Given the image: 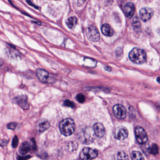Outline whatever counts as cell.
Returning <instances> with one entry per match:
<instances>
[{"label":"cell","mask_w":160,"mask_h":160,"mask_svg":"<svg viewBox=\"0 0 160 160\" xmlns=\"http://www.w3.org/2000/svg\"><path fill=\"white\" fill-rule=\"evenodd\" d=\"M30 158V155H27V156H21L18 155L17 156V160H27V159H29Z\"/></svg>","instance_id":"28"},{"label":"cell","mask_w":160,"mask_h":160,"mask_svg":"<svg viewBox=\"0 0 160 160\" xmlns=\"http://www.w3.org/2000/svg\"><path fill=\"white\" fill-rule=\"evenodd\" d=\"M59 128L61 133L63 135L66 136H69L75 132V125L72 119L66 118L60 123Z\"/></svg>","instance_id":"2"},{"label":"cell","mask_w":160,"mask_h":160,"mask_svg":"<svg viewBox=\"0 0 160 160\" xmlns=\"http://www.w3.org/2000/svg\"><path fill=\"white\" fill-rule=\"evenodd\" d=\"M93 130L95 135L98 137H103L105 134V128L101 123H96L93 126Z\"/></svg>","instance_id":"14"},{"label":"cell","mask_w":160,"mask_h":160,"mask_svg":"<svg viewBox=\"0 0 160 160\" xmlns=\"http://www.w3.org/2000/svg\"><path fill=\"white\" fill-rule=\"evenodd\" d=\"M132 26L133 28L137 32H138L140 30V23L139 18L137 16L134 17L132 22Z\"/></svg>","instance_id":"18"},{"label":"cell","mask_w":160,"mask_h":160,"mask_svg":"<svg viewBox=\"0 0 160 160\" xmlns=\"http://www.w3.org/2000/svg\"><path fill=\"white\" fill-rule=\"evenodd\" d=\"M9 143V141L5 139H0V146L4 147L6 146Z\"/></svg>","instance_id":"27"},{"label":"cell","mask_w":160,"mask_h":160,"mask_svg":"<svg viewBox=\"0 0 160 160\" xmlns=\"http://www.w3.org/2000/svg\"><path fill=\"white\" fill-rule=\"evenodd\" d=\"M131 156L132 160H145L142 154L137 151H133L131 153Z\"/></svg>","instance_id":"19"},{"label":"cell","mask_w":160,"mask_h":160,"mask_svg":"<svg viewBox=\"0 0 160 160\" xmlns=\"http://www.w3.org/2000/svg\"><path fill=\"white\" fill-rule=\"evenodd\" d=\"M4 64V61H3V59L0 58V66H2Z\"/></svg>","instance_id":"30"},{"label":"cell","mask_w":160,"mask_h":160,"mask_svg":"<svg viewBox=\"0 0 160 160\" xmlns=\"http://www.w3.org/2000/svg\"><path fill=\"white\" fill-rule=\"evenodd\" d=\"M129 57L133 63L140 64L146 62L147 60V54L144 50L139 48H135L129 53Z\"/></svg>","instance_id":"1"},{"label":"cell","mask_w":160,"mask_h":160,"mask_svg":"<svg viewBox=\"0 0 160 160\" xmlns=\"http://www.w3.org/2000/svg\"><path fill=\"white\" fill-rule=\"evenodd\" d=\"M153 11L149 8H143L139 11V16L142 21L147 22L149 20L153 15Z\"/></svg>","instance_id":"12"},{"label":"cell","mask_w":160,"mask_h":160,"mask_svg":"<svg viewBox=\"0 0 160 160\" xmlns=\"http://www.w3.org/2000/svg\"><path fill=\"white\" fill-rule=\"evenodd\" d=\"M98 152L93 148H85L80 153V157L82 160H92L98 156Z\"/></svg>","instance_id":"4"},{"label":"cell","mask_w":160,"mask_h":160,"mask_svg":"<svg viewBox=\"0 0 160 160\" xmlns=\"http://www.w3.org/2000/svg\"><path fill=\"white\" fill-rule=\"evenodd\" d=\"M114 115L118 119H124L126 117V111L125 108L121 104H116L113 108Z\"/></svg>","instance_id":"8"},{"label":"cell","mask_w":160,"mask_h":160,"mask_svg":"<svg viewBox=\"0 0 160 160\" xmlns=\"http://www.w3.org/2000/svg\"><path fill=\"white\" fill-rule=\"evenodd\" d=\"M27 2L28 3V4H29V5H31V6H33L34 7H35V8H37V7H36V6H35V5H34V4H33V3H31V2L30 1H27Z\"/></svg>","instance_id":"31"},{"label":"cell","mask_w":160,"mask_h":160,"mask_svg":"<svg viewBox=\"0 0 160 160\" xmlns=\"http://www.w3.org/2000/svg\"><path fill=\"white\" fill-rule=\"evenodd\" d=\"M76 99L79 102L82 103L85 102V97L82 93H79V94L77 95Z\"/></svg>","instance_id":"23"},{"label":"cell","mask_w":160,"mask_h":160,"mask_svg":"<svg viewBox=\"0 0 160 160\" xmlns=\"http://www.w3.org/2000/svg\"><path fill=\"white\" fill-rule=\"evenodd\" d=\"M157 81L158 83L160 84V77H158V78H157Z\"/></svg>","instance_id":"32"},{"label":"cell","mask_w":160,"mask_h":160,"mask_svg":"<svg viewBox=\"0 0 160 160\" xmlns=\"http://www.w3.org/2000/svg\"><path fill=\"white\" fill-rule=\"evenodd\" d=\"M101 31L104 35L112 36L113 35L114 30L112 27L107 24H104L102 26Z\"/></svg>","instance_id":"16"},{"label":"cell","mask_w":160,"mask_h":160,"mask_svg":"<svg viewBox=\"0 0 160 160\" xmlns=\"http://www.w3.org/2000/svg\"><path fill=\"white\" fill-rule=\"evenodd\" d=\"M50 127V124L46 119L39 120L36 124V129L39 133H43L47 131Z\"/></svg>","instance_id":"11"},{"label":"cell","mask_w":160,"mask_h":160,"mask_svg":"<svg viewBox=\"0 0 160 160\" xmlns=\"http://www.w3.org/2000/svg\"><path fill=\"white\" fill-rule=\"evenodd\" d=\"M117 160H129L128 156L125 152L120 151L117 153Z\"/></svg>","instance_id":"20"},{"label":"cell","mask_w":160,"mask_h":160,"mask_svg":"<svg viewBox=\"0 0 160 160\" xmlns=\"http://www.w3.org/2000/svg\"><path fill=\"white\" fill-rule=\"evenodd\" d=\"M32 146L27 141H25L21 143L18 149L19 153L21 155H25L31 151Z\"/></svg>","instance_id":"15"},{"label":"cell","mask_w":160,"mask_h":160,"mask_svg":"<svg viewBox=\"0 0 160 160\" xmlns=\"http://www.w3.org/2000/svg\"><path fill=\"white\" fill-rule=\"evenodd\" d=\"M87 35L89 39L93 42L99 41L100 38V35L98 28L93 25L89 27L87 31Z\"/></svg>","instance_id":"5"},{"label":"cell","mask_w":160,"mask_h":160,"mask_svg":"<svg viewBox=\"0 0 160 160\" xmlns=\"http://www.w3.org/2000/svg\"><path fill=\"white\" fill-rule=\"evenodd\" d=\"M17 125L18 124L16 122H11L7 125V128L8 129L14 130L17 127Z\"/></svg>","instance_id":"24"},{"label":"cell","mask_w":160,"mask_h":160,"mask_svg":"<svg viewBox=\"0 0 160 160\" xmlns=\"http://www.w3.org/2000/svg\"><path fill=\"white\" fill-rule=\"evenodd\" d=\"M104 69H105V70H106V71H108V72H110V71H111V70H112L111 67H109V66H105V67H104Z\"/></svg>","instance_id":"29"},{"label":"cell","mask_w":160,"mask_h":160,"mask_svg":"<svg viewBox=\"0 0 160 160\" xmlns=\"http://www.w3.org/2000/svg\"><path fill=\"white\" fill-rule=\"evenodd\" d=\"M128 135V130L124 126L118 127L115 131V138L118 140H124L127 137Z\"/></svg>","instance_id":"9"},{"label":"cell","mask_w":160,"mask_h":160,"mask_svg":"<svg viewBox=\"0 0 160 160\" xmlns=\"http://www.w3.org/2000/svg\"><path fill=\"white\" fill-rule=\"evenodd\" d=\"M150 153L153 155H156L159 153V149L158 146L156 144H153L152 146L150 148Z\"/></svg>","instance_id":"21"},{"label":"cell","mask_w":160,"mask_h":160,"mask_svg":"<svg viewBox=\"0 0 160 160\" xmlns=\"http://www.w3.org/2000/svg\"><path fill=\"white\" fill-rule=\"evenodd\" d=\"M135 134L137 141L139 144H144L148 140V138L146 131L143 128L140 126H137L135 130Z\"/></svg>","instance_id":"6"},{"label":"cell","mask_w":160,"mask_h":160,"mask_svg":"<svg viewBox=\"0 0 160 160\" xmlns=\"http://www.w3.org/2000/svg\"><path fill=\"white\" fill-rule=\"evenodd\" d=\"M13 101L15 104L18 105L23 110H28L29 109V105L28 103L27 97L26 95H18L14 98Z\"/></svg>","instance_id":"7"},{"label":"cell","mask_w":160,"mask_h":160,"mask_svg":"<svg viewBox=\"0 0 160 160\" xmlns=\"http://www.w3.org/2000/svg\"><path fill=\"white\" fill-rule=\"evenodd\" d=\"M124 11L126 16L128 18H131L134 16L135 12V7L132 2H127L124 7Z\"/></svg>","instance_id":"13"},{"label":"cell","mask_w":160,"mask_h":160,"mask_svg":"<svg viewBox=\"0 0 160 160\" xmlns=\"http://www.w3.org/2000/svg\"><path fill=\"white\" fill-rule=\"evenodd\" d=\"M95 135L93 128L86 127L79 134V139L84 144H89L94 140Z\"/></svg>","instance_id":"3"},{"label":"cell","mask_w":160,"mask_h":160,"mask_svg":"<svg viewBox=\"0 0 160 160\" xmlns=\"http://www.w3.org/2000/svg\"><path fill=\"white\" fill-rule=\"evenodd\" d=\"M69 148L71 149L72 150H75L77 148L78 144L75 142H71L69 144Z\"/></svg>","instance_id":"26"},{"label":"cell","mask_w":160,"mask_h":160,"mask_svg":"<svg viewBox=\"0 0 160 160\" xmlns=\"http://www.w3.org/2000/svg\"><path fill=\"white\" fill-rule=\"evenodd\" d=\"M77 19L75 16H71L66 20V24L70 28H73L76 25Z\"/></svg>","instance_id":"17"},{"label":"cell","mask_w":160,"mask_h":160,"mask_svg":"<svg viewBox=\"0 0 160 160\" xmlns=\"http://www.w3.org/2000/svg\"><path fill=\"white\" fill-rule=\"evenodd\" d=\"M18 143H19V139L18 137L17 136H15L12 141V147L14 148H16L18 147Z\"/></svg>","instance_id":"22"},{"label":"cell","mask_w":160,"mask_h":160,"mask_svg":"<svg viewBox=\"0 0 160 160\" xmlns=\"http://www.w3.org/2000/svg\"><path fill=\"white\" fill-rule=\"evenodd\" d=\"M36 74L38 79L41 82L45 83L51 82L49 74L46 70L41 69H38L36 71Z\"/></svg>","instance_id":"10"},{"label":"cell","mask_w":160,"mask_h":160,"mask_svg":"<svg viewBox=\"0 0 160 160\" xmlns=\"http://www.w3.org/2000/svg\"><path fill=\"white\" fill-rule=\"evenodd\" d=\"M64 104L65 106H67V107H71V108H74L75 107V104L74 102L71 101L69 100H66L64 102Z\"/></svg>","instance_id":"25"}]
</instances>
